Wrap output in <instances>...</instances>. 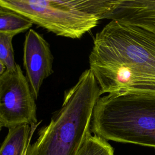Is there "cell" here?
<instances>
[{"mask_svg":"<svg viewBox=\"0 0 155 155\" xmlns=\"http://www.w3.org/2000/svg\"><path fill=\"white\" fill-rule=\"evenodd\" d=\"M105 19L135 25L155 35V0H116Z\"/></svg>","mask_w":155,"mask_h":155,"instance_id":"52a82bcc","label":"cell"},{"mask_svg":"<svg viewBox=\"0 0 155 155\" xmlns=\"http://www.w3.org/2000/svg\"><path fill=\"white\" fill-rule=\"evenodd\" d=\"M101 90L91 70L84 71L76 84L65 92L61 108L38 132L27 155H77L91 133V121Z\"/></svg>","mask_w":155,"mask_h":155,"instance_id":"7a4b0ae2","label":"cell"},{"mask_svg":"<svg viewBox=\"0 0 155 155\" xmlns=\"http://www.w3.org/2000/svg\"><path fill=\"white\" fill-rule=\"evenodd\" d=\"M23 51L26 78L37 99L44 80L53 73V56L49 44L33 29H29L25 36Z\"/></svg>","mask_w":155,"mask_h":155,"instance_id":"8992f818","label":"cell"},{"mask_svg":"<svg viewBox=\"0 0 155 155\" xmlns=\"http://www.w3.org/2000/svg\"><path fill=\"white\" fill-rule=\"evenodd\" d=\"M14 35L0 33V61L5 65L7 70L15 68L14 50L12 40Z\"/></svg>","mask_w":155,"mask_h":155,"instance_id":"8fae6325","label":"cell"},{"mask_svg":"<svg viewBox=\"0 0 155 155\" xmlns=\"http://www.w3.org/2000/svg\"><path fill=\"white\" fill-rule=\"evenodd\" d=\"M6 70H7L6 67H5V65L0 61V77L4 74V73L5 71Z\"/></svg>","mask_w":155,"mask_h":155,"instance_id":"7c38bea8","label":"cell"},{"mask_svg":"<svg viewBox=\"0 0 155 155\" xmlns=\"http://www.w3.org/2000/svg\"><path fill=\"white\" fill-rule=\"evenodd\" d=\"M116 0H0V6L19 13L57 36L80 39L115 6Z\"/></svg>","mask_w":155,"mask_h":155,"instance_id":"277c9868","label":"cell"},{"mask_svg":"<svg viewBox=\"0 0 155 155\" xmlns=\"http://www.w3.org/2000/svg\"><path fill=\"white\" fill-rule=\"evenodd\" d=\"M77 155H114V149L107 140L95 134H88Z\"/></svg>","mask_w":155,"mask_h":155,"instance_id":"30bf717a","label":"cell"},{"mask_svg":"<svg viewBox=\"0 0 155 155\" xmlns=\"http://www.w3.org/2000/svg\"><path fill=\"white\" fill-rule=\"evenodd\" d=\"M30 146V145H29ZM28 147L24 151V153H23V154L22 155H27V150H28Z\"/></svg>","mask_w":155,"mask_h":155,"instance_id":"4fadbf2b","label":"cell"},{"mask_svg":"<svg viewBox=\"0 0 155 155\" xmlns=\"http://www.w3.org/2000/svg\"><path fill=\"white\" fill-rule=\"evenodd\" d=\"M33 24L19 13L0 6V33L15 36L30 29Z\"/></svg>","mask_w":155,"mask_h":155,"instance_id":"9c48e42d","label":"cell"},{"mask_svg":"<svg viewBox=\"0 0 155 155\" xmlns=\"http://www.w3.org/2000/svg\"><path fill=\"white\" fill-rule=\"evenodd\" d=\"M90 69L101 94L155 95V35L111 20L94 38Z\"/></svg>","mask_w":155,"mask_h":155,"instance_id":"6da1fadb","label":"cell"},{"mask_svg":"<svg viewBox=\"0 0 155 155\" xmlns=\"http://www.w3.org/2000/svg\"><path fill=\"white\" fill-rule=\"evenodd\" d=\"M38 124H22L9 128L1 145L0 155H22L30 145L31 137Z\"/></svg>","mask_w":155,"mask_h":155,"instance_id":"ba28073f","label":"cell"},{"mask_svg":"<svg viewBox=\"0 0 155 155\" xmlns=\"http://www.w3.org/2000/svg\"><path fill=\"white\" fill-rule=\"evenodd\" d=\"M21 67L6 70L0 77V123L11 128L37 124L36 104Z\"/></svg>","mask_w":155,"mask_h":155,"instance_id":"5b68a950","label":"cell"},{"mask_svg":"<svg viewBox=\"0 0 155 155\" xmlns=\"http://www.w3.org/2000/svg\"><path fill=\"white\" fill-rule=\"evenodd\" d=\"M2 124L0 123V131H1V129H2Z\"/></svg>","mask_w":155,"mask_h":155,"instance_id":"5bb4252c","label":"cell"},{"mask_svg":"<svg viewBox=\"0 0 155 155\" xmlns=\"http://www.w3.org/2000/svg\"><path fill=\"white\" fill-rule=\"evenodd\" d=\"M90 130L106 140L155 149V95L120 93L100 97Z\"/></svg>","mask_w":155,"mask_h":155,"instance_id":"3957f363","label":"cell"}]
</instances>
